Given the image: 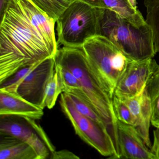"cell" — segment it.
<instances>
[{
    "instance_id": "cell-1",
    "label": "cell",
    "mask_w": 159,
    "mask_h": 159,
    "mask_svg": "<svg viewBox=\"0 0 159 159\" xmlns=\"http://www.w3.org/2000/svg\"><path fill=\"white\" fill-rule=\"evenodd\" d=\"M0 23V83L24 67L54 57L16 0Z\"/></svg>"
},
{
    "instance_id": "cell-2",
    "label": "cell",
    "mask_w": 159,
    "mask_h": 159,
    "mask_svg": "<svg viewBox=\"0 0 159 159\" xmlns=\"http://www.w3.org/2000/svg\"><path fill=\"white\" fill-rule=\"evenodd\" d=\"M54 57L55 64L69 70L81 83L83 92L77 96L87 103L103 120L114 143L117 158L120 159L118 120L113 109V95L92 66L82 47L63 46L57 49Z\"/></svg>"
},
{
    "instance_id": "cell-3",
    "label": "cell",
    "mask_w": 159,
    "mask_h": 159,
    "mask_svg": "<svg viewBox=\"0 0 159 159\" xmlns=\"http://www.w3.org/2000/svg\"><path fill=\"white\" fill-rule=\"evenodd\" d=\"M96 9L98 36L107 38L131 61L154 57L152 32L147 23L137 27L113 11Z\"/></svg>"
},
{
    "instance_id": "cell-4",
    "label": "cell",
    "mask_w": 159,
    "mask_h": 159,
    "mask_svg": "<svg viewBox=\"0 0 159 159\" xmlns=\"http://www.w3.org/2000/svg\"><path fill=\"white\" fill-rule=\"evenodd\" d=\"M57 44L72 48H82L85 42L98 36L96 8L75 0L56 22Z\"/></svg>"
},
{
    "instance_id": "cell-5",
    "label": "cell",
    "mask_w": 159,
    "mask_h": 159,
    "mask_svg": "<svg viewBox=\"0 0 159 159\" xmlns=\"http://www.w3.org/2000/svg\"><path fill=\"white\" fill-rule=\"evenodd\" d=\"M89 62L111 93L131 61L105 37L96 36L82 47Z\"/></svg>"
},
{
    "instance_id": "cell-6",
    "label": "cell",
    "mask_w": 159,
    "mask_h": 159,
    "mask_svg": "<svg viewBox=\"0 0 159 159\" xmlns=\"http://www.w3.org/2000/svg\"><path fill=\"white\" fill-rule=\"evenodd\" d=\"M59 104L76 134L103 156L117 159L114 143L105 126L80 113L66 93L61 94Z\"/></svg>"
},
{
    "instance_id": "cell-7",
    "label": "cell",
    "mask_w": 159,
    "mask_h": 159,
    "mask_svg": "<svg viewBox=\"0 0 159 159\" xmlns=\"http://www.w3.org/2000/svg\"><path fill=\"white\" fill-rule=\"evenodd\" d=\"M37 120L14 115L0 116V134L16 138L30 145L39 159H51L55 148Z\"/></svg>"
},
{
    "instance_id": "cell-8",
    "label": "cell",
    "mask_w": 159,
    "mask_h": 159,
    "mask_svg": "<svg viewBox=\"0 0 159 159\" xmlns=\"http://www.w3.org/2000/svg\"><path fill=\"white\" fill-rule=\"evenodd\" d=\"M55 70L54 57L43 60L21 83L17 89V94L43 109L46 87L54 74Z\"/></svg>"
},
{
    "instance_id": "cell-9",
    "label": "cell",
    "mask_w": 159,
    "mask_h": 159,
    "mask_svg": "<svg viewBox=\"0 0 159 159\" xmlns=\"http://www.w3.org/2000/svg\"><path fill=\"white\" fill-rule=\"evenodd\" d=\"M152 58L131 61L114 90V95L120 98L134 96L143 92L149 79L159 69Z\"/></svg>"
},
{
    "instance_id": "cell-10",
    "label": "cell",
    "mask_w": 159,
    "mask_h": 159,
    "mask_svg": "<svg viewBox=\"0 0 159 159\" xmlns=\"http://www.w3.org/2000/svg\"><path fill=\"white\" fill-rule=\"evenodd\" d=\"M120 158L156 159L133 125L117 122Z\"/></svg>"
},
{
    "instance_id": "cell-11",
    "label": "cell",
    "mask_w": 159,
    "mask_h": 159,
    "mask_svg": "<svg viewBox=\"0 0 159 159\" xmlns=\"http://www.w3.org/2000/svg\"><path fill=\"white\" fill-rule=\"evenodd\" d=\"M30 24L41 34L53 55L57 52L55 26L56 21L37 7L31 0H16Z\"/></svg>"
},
{
    "instance_id": "cell-12",
    "label": "cell",
    "mask_w": 159,
    "mask_h": 159,
    "mask_svg": "<svg viewBox=\"0 0 159 159\" xmlns=\"http://www.w3.org/2000/svg\"><path fill=\"white\" fill-rule=\"evenodd\" d=\"M121 99L128 106L134 117V127L147 146L149 148H151L149 137V127L151 123V106L146 89L134 96Z\"/></svg>"
},
{
    "instance_id": "cell-13",
    "label": "cell",
    "mask_w": 159,
    "mask_h": 159,
    "mask_svg": "<svg viewBox=\"0 0 159 159\" xmlns=\"http://www.w3.org/2000/svg\"><path fill=\"white\" fill-rule=\"evenodd\" d=\"M43 110L17 94L0 90V116H24L39 120L44 114Z\"/></svg>"
},
{
    "instance_id": "cell-14",
    "label": "cell",
    "mask_w": 159,
    "mask_h": 159,
    "mask_svg": "<svg viewBox=\"0 0 159 159\" xmlns=\"http://www.w3.org/2000/svg\"><path fill=\"white\" fill-rule=\"evenodd\" d=\"M97 9L111 10L137 27L146 24L137 9L136 0H80Z\"/></svg>"
},
{
    "instance_id": "cell-15",
    "label": "cell",
    "mask_w": 159,
    "mask_h": 159,
    "mask_svg": "<svg viewBox=\"0 0 159 159\" xmlns=\"http://www.w3.org/2000/svg\"><path fill=\"white\" fill-rule=\"evenodd\" d=\"M0 135V159H39L28 143L11 136Z\"/></svg>"
},
{
    "instance_id": "cell-16",
    "label": "cell",
    "mask_w": 159,
    "mask_h": 159,
    "mask_svg": "<svg viewBox=\"0 0 159 159\" xmlns=\"http://www.w3.org/2000/svg\"><path fill=\"white\" fill-rule=\"evenodd\" d=\"M146 92L151 106V124L159 127V68L149 80L146 86Z\"/></svg>"
},
{
    "instance_id": "cell-17",
    "label": "cell",
    "mask_w": 159,
    "mask_h": 159,
    "mask_svg": "<svg viewBox=\"0 0 159 159\" xmlns=\"http://www.w3.org/2000/svg\"><path fill=\"white\" fill-rule=\"evenodd\" d=\"M146 8V23L152 32L155 53L159 52V0H144Z\"/></svg>"
},
{
    "instance_id": "cell-18",
    "label": "cell",
    "mask_w": 159,
    "mask_h": 159,
    "mask_svg": "<svg viewBox=\"0 0 159 159\" xmlns=\"http://www.w3.org/2000/svg\"><path fill=\"white\" fill-rule=\"evenodd\" d=\"M64 84L61 77V71L58 66L55 65L54 74L47 84L45 91L44 107L53 108L59 95L63 91Z\"/></svg>"
},
{
    "instance_id": "cell-19",
    "label": "cell",
    "mask_w": 159,
    "mask_h": 159,
    "mask_svg": "<svg viewBox=\"0 0 159 159\" xmlns=\"http://www.w3.org/2000/svg\"><path fill=\"white\" fill-rule=\"evenodd\" d=\"M75 0H31L49 17L57 21L59 16Z\"/></svg>"
},
{
    "instance_id": "cell-20",
    "label": "cell",
    "mask_w": 159,
    "mask_h": 159,
    "mask_svg": "<svg viewBox=\"0 0 159 159\" xmlns=\"http://www.w3.org/2000/svg\"><path fill=\"white\" fill-rule=\"evenodd\" d=\"M42 61L26 66L17 70L14 74L0 83V90L17 94V89L21 83L26 76Z\"/></svg>"
},
{
    "instance_id": "cell-21",
    "label": "cell",
    "mask_w": 159,
    "mask_h": 159,
    "mask_svg": "<svg viewBox=\"0 0 159 159\" xmlns=\"http://www.w3.org/2000/svg\"><path fill=\"white\" fill-rule=\"evenodd\" d=\"M67 94L69 96L74 107L80 113L93 120L106 128L105 122L101 117L84 100L75 95L72 94Z\"/></svg>"
},
{
    "instance_id": "cell-22",
    "label": "cell",
    "mask_w": 159,
    "mask_h": 159,
    "mask_svg": "<svg viewBox=\"0 0 159 159\" xmlns=\"http://www.w3.org/2000/svg\"><path fill=\"white\" fill-rule=\"evenodd\" d=\"M58 66L61 71L64 88L63 93H71L75 91L83 90L82 85L80 80L71 71L66 68L55 64Z\"/></svg>"
},
{
    "instance_id": "cell-23",
    "label": "cell",
    "mask_w": 159,
    "mask_h": 159,
    "mask_svg": "<svg viewBox=\"0 0 159 159\" xmlns=\"http://www.w3.org/2000/svg\"><path fill=\"white\" fill-rule=\"evenodd\" d=\"M113 107L118 120L129 125H134V117L128 106L123 100L115 95L113 97Z\"/></svg>"
},
{
    "instance_id": "cell-24",
    "label": "cell",
    "mask_w": 159,
    "mask_h": 159,
    "mask_svg": "<svg viewBox=\"0 0 159 159\" xmlns=\"http://www.w3.org/2000/svg\"><path fill=\"white\" fill-rule=\"evenodd\" d=\"M79 156L67 150L55 151L51 159H79Z\"/></svg>"
},
{
    "instance_id": "cell-25",
    "label": "cell",
    "mask_w": 159,
    "mask_h": 159,
    "mask_svg": "<svg viewBox=\"0 0 159 159\" xmlns=\"http://www.w3.org/2000/svg\"><path fill=\"white\" fill-rule=\"evenodd\" d=\"M150 150L156 159H159V127L153 131V143Z\"/></svg>"
},
{
    "instance_id": "cell-26",
    "label": "cell",
    "mask_w": 159,
    "mask_h": 159,
    "mask_svg": "<svg viewBox=\"0 0 159 159\" xmlns=\"http://www.w3.org/2000/svg\"><path fill=\"white\" fill-rule=\"evenodd\" d=\"M12 0H0V21L4 17Z\"/></svg>"
}]
</instances>
